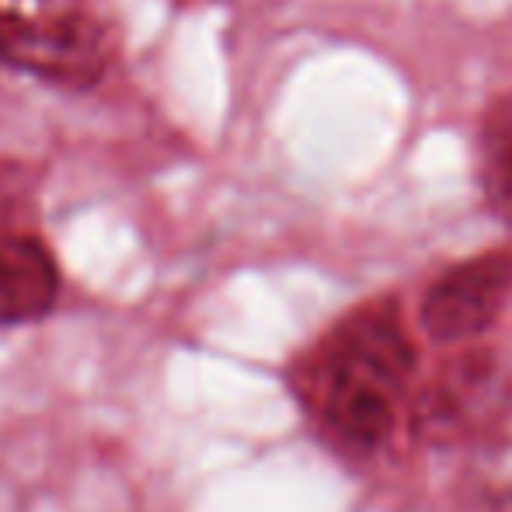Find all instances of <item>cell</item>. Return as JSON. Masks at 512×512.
Listing matches in <instances>:
<instances>
[{"instance_id":"1","label":"cell","mask_w":512,"mask_h":512,"mask_svg":"<svg viewBox=\"0 0 512 512\" xmlns=\"http://www.w3.org/2000/svg\"><path fill=\"white\" fill-rule=\"evenodd\" d=\"M411 363L398 307L377 300L321 338L300 370V394L338 446L370 453L391 436Z\"/></svg>"},{"instance_id":"2","label":"cell","mask_w":512,"mask_h":512,"mask_svg":"<svg viewBox=\"0 0 512 512\" xmlns=\"http://www.w3.org/2000/svg\"><path fill=\"white\" fill-rule=\"evenodd\" d=\"M95 0H0V63L60 88H91L112 63Z\"/></svg>"},{"instance_id":"3","label":"cell","mask_w":512,"mask_h":512,"mask_svg":"<svg viewBox=\"0 0 512 512\" xmlns=\"http://www.w3.org/2000/svg\"><path fill=\"white\" fill-rule=\"evenodd\" d=\"M512 293V255L488 251L453 265L429 286L422 300V324L436 342L474 338L502 314Z\"/></svg>"},{"instance_id":"4","label":"cell","mask_w":512,"mask_h":512,"mask_svg":"<svg viewBox=\"0 0 512 512\" xmlns=\"http://www.w3.org/2000/svg\"><path fill=\"white\" fill-rule=\"evenodd\" d=\"M502 401V377L488 359H460L439 384L425 391L418 405V425L432 439L467 436L495 418Z\"/></svg>"},{"instance_id":"5","label":"cell","mask_w":512,"mask_h":512,"mask_svg":"<svg viewBox=\"0 0 512 512\" xmlns=\"http://www.w3.org/2000/svg\"><path fill=\"white\" fill-rule=\"evenodd\" d=\"M60 300V265L32 234H0V324L42 321Z\"/></svg>"},{"instance_id":"6","label":"cell","mask_w":512,"mask_h":512,"mask_svg":"<svg viewBox=\"0 0 512 512\" xmlns=\"http://www.w3.org/2000/svg\"><path fill=\"white\" fill-rule=\"evenodd\" d=\"M478 182L488 209L512 223V91L485 108L478 129Z\"/></svg>"},{"instance_id":"7","label":"cell","mask_w":512,"mask_h":512,"mask_svg":"<svg viewBox=\"0 0 512 512\" xmlns=\"http://www.w3.org/2000/svg\"><path fill=\"white\" fill-rule=\"evenodd\" d=\"M499 512H512V499H509V502H502V509H499Z\"/></svg>"}]
</instances>
